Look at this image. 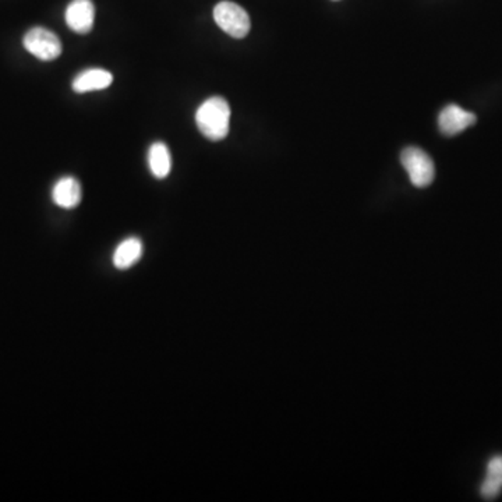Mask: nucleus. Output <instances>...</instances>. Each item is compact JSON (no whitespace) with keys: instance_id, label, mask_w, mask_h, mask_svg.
Here are the masks:
<instances>
[{"instance_id":"f257e3e1","label":"nucleus","mask_w":502,"mask_h":502,"mask_svg":"<svg viewBox=\"0 0 502 502\" xmlns=\"http://www.w3.org/2000/svg\"><path fill=\"white\" fill-rule=\"evenodd\" d=\"M195 124L205 139L220 141L227 139L230 129V107L222 97L205 100L195 112Z\"/></svg>"},{"instance_id":"f03ea898","label":"nucleus","mask_w":502,"mask_h":502,"mask_svg":"<svg viewBox=\"0 0 502 502\" xmlns=\"http://www.w3.org/2000/svg\"><path fill=\"white\" fill-rule=\"evenodd\" d=\"M401 163L408 172L411 185L418 188L430 186L435 178V166L427 153L418 147H408L401 154Z\"/></svg>"},{"instance_id":"7ed1b4c3","label":"nucleus","mask_w":502,"mask_h":502,"mask_svg":"<svg viewBox=\"0 0 502 502\" xmlns=\"http://www.w3.org/2000/svg\"><path fill=\"white\" fill-rule=\"evenodd\" d=\"M214 20L222 31L237 39L244 38L251 28V21L246 10L227 0L219 2L215 6Z\"/></svg>"},{"instance_id":"20e7f679","label":"nucleus","mask_w":502,"mask_h":502,"mask_svg":"<svg viewBox=\"0 0 502 502\" xmlns=\"http://www.w3.org/2000/svg\"><path fill=\"white\" fill-rule=\"evenodd\" d=\"M23 44L27 52L44 62H51L62 55L60 39L55 33L44 27H34L29 29L24 36Z\"/></svg>"},{"instance_id":"39448f33","label":"nucleus","mask_w":502,"mask_h":502,"mask_svg":"<svg viewBox=\"0 0 502 502\" xmlns=\"http://www.w3.org/2000/svg\"><path fill=\"white\" fill-rule=\"evenodd\" d=\"M66 24L75 33H92L95 21V6L92 0H72L65 12Z\"/></svg>"},{"instance_id":"423d86ee","label":"nucleus","mask_w":502,"mask_h":502,"mask_svg":"<svg viewBox=\"0 0 502 502\" xmlns=\"http://www.w3.org/2000/svg\"><path fill=\"white\" fill-rule=\"evenodd\" d=\"M476 115L462 109L458 105L452 104L441 110L440 117H438V126H440L441 133L444 134V136H457V134L462 133L464 130L474 126L476 124Z\"/></svg>"},{"instance_id":"0eeeda50","label":"nucleus","mask_w":502,"mask_h":502,"mask_svg":"<svg viewBox=\"0 0 502 502\" xmlns=\"http://www.w3.org/2000/svg\"><path fill=\"white\" fill-rule=\"evenodd\" d=\"M114 83V76L105 68H87L73 80V92L77 94L100 92L110 87Z\"/></svg>"},{"instance_id":"6e6552de","label":"nucleus","mask_w":502,"mask_h":502,"mask_svg":"<svg viewBox=\"0 0 502 502\" xmlns=\"http://www.w3.org/2000/svg\"><path fill=\"white\" fill-rule=\"evenodd\" d=\"M53 203L58 207L72 210L77 207L82 201V186L78 183L77 179L62 178L56 182L52 190Z\"/></svg>"},{"instance_id":"1a4fd4ad","label":"nucleus","mask_w":502,"mask_h":502,"mask_svg":"<svg viewBox=\"0 0 502 502\" xmlns=\"http://www.w3.org/2000/svg\"><path fill=\"white\" fill-rule=\"evenodd\" d=\"M502 491V455L490 459L487 465L486 477L480 487V494L486 501H494Z\"/></svg>"},{"instance_id":"9d476101","label":"nucleus","mask_w":502,"mask_h":502,"mask_svg":"<svg viewBox=\"0 0 502 502\" xmlns=\"http://www.w3.org/2000/svg\"><path fill=\"white\" fill-rule=\"evenodd\" d=\"M143 242L137 237H129L115 250L114 266L117 269H127L143 257Z\"/></svg>"},{"instance_id":"9b49d317","label":"nucleus","mask_w":502,"mask_h":502,"mask_svg":"<svg viewBox=\"0 0 502 502\" xmlns=\"http://www.w3.org/2000/svg\"><path fill=\"white\" fill-rule=\"evenodd\" d=\"M148 165L156 179L168 178L172 168V158L166 144L154 143L149 147Z\"/></svg>"},{"instance_id":"f8f14e48","label":"nucleus","mask_w":502,"mask_h":502,"mask_svg":"<svg viewBox=\"0 0 502 502\" xmlns=\"http://www.w3.org/2000/svg\"><path fill=\"white\" fill-rule=\"evenodd\" d=\"M335 2H338V0H335Z\"/></svg>"}]
</instances>
